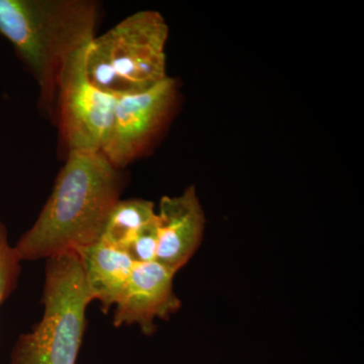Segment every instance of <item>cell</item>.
<instances>
[{"instance_id":"obj_1","label":"cell","mask_w":364,"mask_h":364,"mask_svg":"<svg viewBox=\"0 0 364 364\" xmlns=\"http://www.w3.org/2000/svg\"><path fill=\"white\" fill-rule=\"evenodd\" d=\"M124 177L102 152L72 151L37 221L14 250L21 261L77 251L100 240Z\"/></svg>"},{"instance_id":"obj_2","label":"cell","mask_w":364,"mask_h":364,"mask_svg":"<svg viewBox=\"0 0 364 364\" xmlns=\"http://www.w3.org/2000/svg\"><path fill=\"white\" fill-rule=\"evenodd\" d=\"M97 18L90 0H0V33L33 74L53 117L62 75L95 37Z\"/></svg>"},{"instance_id":"obj_3","label":"cell","mask_w":364,"mask_h":364,"mask_svg":"<svg viewBox=\"0 0 364 364\" xmlns=\"http://www.w3.org/2000/svg\"><path fill=\"white\" fill-rule=\"evenodd\" d=\"M169 28L158 11L131 14L95 37L85 49V71L93 85L114 95L139 92L168 77Z\"/></svg>"},{"instance_id":"obj_4","label":"cell","mask_w":364,"mask_h":364,"mask_svg":"<svg viewBox=\"0 0 364 364\" xmlns=\"http://www.w3.org/2000/svg\"><path fill=\"white\" fill-rule=\"evenodd\" d=\"M92 301L75 251L49 258L46 265L44 315L14 344L9 364H75Z\"/></svg>"},{"instance_id":"obj_5","label":"cell","mask_w":364,"mask_h":364,"mask_svg":"<svg viewBox=\"0 0 364 364\" xmlns=\"http://www.w3.org/2000/svg\"><path fill=\"white\" fill-rule=\"evenodd\" d=\"M88 46V45H87ZM85 49L69 62L62 75L54 117L67 153L102 152L111 133L117 95L93 85L85 71Z\"/></svg>"},{"instance_id":"obj_6","label":"cell","mask_w":364,"mask_h":364,"mask_svg":"<svg viewBox=\"0 0 364 364\" xmlns=\"http://www.w3.org/2000/svg\"><path fill=\"white\" fill-rule=\"evenodd\" d=\"M177 93L176 79L167 77L148 90L117 95L111 133L102 150L112 166L122 170L148 149L171 117Z\"/></svg>"},{"instance_id":"obj_7","label":"cell","mask_w":364,"mask_h":364,"mask_svg":"<svg viewBox=\"0 0 364 364\" xmlns=\"http://www.w3.org/2000/svg\"><path fill=\"white\" fill-rule=\"evenodd\" d=\"M176 272L157 261L136 263L130 279L117 301L114 325H138L144 334L156 330V318L167 320L181 306L173 289Z\"/></svg>"},{"instance_id":"obj_8","label":"cell","mask_w":364,"mask_h":364,"mask_svg":"<svg viewBox=\"0 0 364 364\" xmlns=\"http://www.w3.org/2000/svg\"><path fill=\"white\" fill-rule=\"evenodd\" d=\"M156 215V261L176 273L200 247L205 231V214L196 188L189 186L178 196H163Z\"/></svg>"},{"instance_id":"obj_9","label":"cell","mask_w":364,"mask_h":364,"mask_svg":"<svg viewBox=\"0 0 364 364\" xmlns=\"http://www.w3.org/2000/svg\"><path fill=\"white\" fill-rule=\"evenodd\" d=\"M92 301L107 312L124 293L136 263L124 249L98 240L75 251Z\"/></svg>"},{"instance_id":"obj_10","label":"cell","mask_w":364,"mask_h":364,"mask_svg":"<svg viewBox=\"0 0 364 364\" xmlns=\"http://www.w3.org/2000/svg\"><path fill=\"white\" fill-rule=\"evenodd\" d=\"M155 215L154 203L149 200H119L107 217L100 240L126 250L136 232Z\"/></svg>"},{"instance_id":"obj_11","label":"cell","mask_w":364,"mask_h":364,"mask_svg":"<svg viewBox=\"0 0 364 364\" xmlns=\"http://www.w3.org/2000/svg\"><path fill=\"white\" fill-rule=\"evenodd\" d=\"M21 259L7 238V230L0 223V306L18 286Z\"/></svg>"},{"instance_id":"obj_12","label":"cell","mask_w":364,"mask_h":364,"mask_svg":"<svg viewBox=\"0 0 364 364\" xmlns=\"http://www.w3.org/2000/svg\"><path fill=\"white\" fill-rule=\"evenodd\" d=\"M158 249L157 215L154 219L144 225L132 239L127 253L135 263H148L156 261Z\"/></svg>"}]
</instances>
